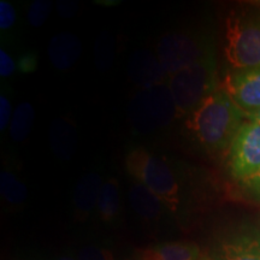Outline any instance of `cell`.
<instances>
[{
	"mask_svg": "<svg viewBox=\"0 0 260 260\" xmlns=\"http://www.w3.org/2000/svg\"><path fill=\"white\" fill-rule=\"evenodd\" d=\"M245 121V112L220 87L188 116L186 125L204 151L216 157L228 153Z\"/></svg>",
	"mask_w": 260,
	"mask_h": 260,
	"instance_id": "obj_1",
	"label": "cell"
},
{
	"mask_svg": "<svg viewBox=\"0 0 260 260\" xmlns=\"http://www.w3.org/2000/svg\"><path fill=\"white\" fill-rule=\"evenodd\" d=\"M126 170L145 188L153 193L164 206L176 212L180 207V186L171 168L145 148H135L126 155Z\"/></svg>",
	"mask_w": 260,
	"mask_h": 260,
	"instance_id": "obj_2",
	"label": "cell"
},
{
	"mask_svg": "<svg viewBox=\"0 0 260 260\" xmlns=\"http://www.w3.org/2000/svg\"><path fill=\"white\" fill-rule=\"evenodd\" d=\"M168 87L177 117L190 115L211 93L218 89L214 54L172 75Z\"/></svg>",
	"mask_w": 260,
	"mask_h": 260,
	"instance_id": "obj_3",
	"label": "cell"
},
{
	"mask_svg": "<svg viewBox=\"0 0 260 260\" xmlns=\"http://www.w3.org/2000/svg\"><path fill=\"white\" fill-rule=\"evenodd\" d=\"M226 60L233 69L260 67V11H235L225 25Z\"/></svg>",
	"mask_w": 260,
	"mask_h": 260,
	"instance_id": "obj_4",
	"label": "cell"
},
{
	"mask_svg": "<svg viewBox=\"0 0 260 260\" xmlns=\"http://www.w3.org/2000/svg\"><path fill=\"white\" fill-rule=\"evenodd\" d=\"M130 123L139 133L147 134L168 125L177 118L176 107L169 87L158 86L145 88L133 99L129 109Z\"/></svg>",
	"mask_w": 260,
	"mask_h": 260,
	"instance_id": "obj_5",
	"label": "cell"
},
{
	"mask_svg": "<svg viewBox=\"0 0 260 260\" xmlns=\"http://www.w3.org/2000/svg\"><path fill=\"white\" fill-rule=\"evenodd\" d=\"M226 169L237 183L260 169V123L246 119L226 153Z\"/></svg>",
	"mask_w": 260,
	"mask_h": 260,
	"instance_id": "obj_6",
	"label": "cell"
},
{
	"mask_svg": "<svg viewBox=\"0 0 260 260\" xmlns=\"http://www.w3.org/2000/svg\"><path fill=\"white\" fill-rule=\"evenodd\" d=\"M157 52L161 67L170 76L213 54L206 42L184 32L164 35L159 41Z\"/></svg>",
	"mask_w": 260,
	"mask_h": 260,
	"instance_id": "obj_7",
	"label": "cell"
},
{
	"mask_svg": "<svg viewBox=\"0 0 260 260\" xmlns=\"http://www.w3.org/2000/svg\"><path fill=\"white\" fill-rule=\"evenodd\" d=\"M223 89L246 113L260 110V67L234 69L226 75Z\"/></svg>",
	"mask_w": 260,
	"mask_h": 260,
	"instance_id": "obj_8",
	"label": "cell"
},
{
	"mask_svg": "<svg viewBox=\"0 0 260 260\" xmlns=\"http://www.w3.org/2000/svg\"><path fill=\"white\" fill-rule=\"evenodd\" d=\"M217 260H260V230L239 226L220 240Z\"/></svg>",
	"mask_w": 260,
	"mask_h": 260,
	"instance_id": "obj_9",
	"label": "cell"
},
{
	"mask_svg": "<svg viewBox=\"0 0 260 260\" xmlns=\"http://www.w3.org/2000/svg\"><path fill=\"white\" fill-rule=\"evenodd\" d=\"M128 73L133 82L141 84L145 88L158 86L168 75L159 59L146 51L135 52L129 58Z\"/></svg>",
	"mask_w": 260,
	"mask_h": 260,
	"instance_id": "obj_10",
	"label": "cell"
},
{
	"mask_svg": "<svg viewBox=\"0 0 260 260\" xmlns=\"http://www.w3.org/2000/svg\"><path fill=\"white\" fill-rule=\"evenodd\" d=\"M82 53V44L71 32H59L48 44V58L58 70H67L76 63Z\"/></svg>",
	"mask_w": 260,
	"mask_h": 260,
	"instance_id": "obj_11",
	"label": "cell"
},
{
	"mask_svg": "<svg viewBox=\"0 0 260 260\" xmlns=\"http://www.w3.org/2000/svg\"><path fill=\"white\" fill-rule=\"evenodd\" d=\"M199 247L189 241L162 242L140 249L135 260H198Z\"/></svg>",
	"mask_w": 260,
	"mask_h": 260,
	"instance_id": "obj_12",
	"label": "cell"
},
{
	"mask_svg": "<svg viewBox=\"0 0 260 260\" xmlns=\"http://www.w3.org/2000/svg\"><path fill=\"white\" fill-rule=\"evenodd\" d=\"M103 186V178L95 172L84 175L76 184L74 190V206L81 218L89 216L90 212L96 209Z\"/></svg>",
	"mask_w": 260,
	"mask_h": 260,
	"instance_id": "obj_13",
	"label": "cell"
},
{
	"mask_svg": "<svg viewBox=\"0 0 260 260\" xmlns=\"http://www.w3.org/2000/svg\"><path fill=\"white\" fill-rule=\"evenodd\" d=\"M129 203L134 212L146 220H158L164 212V204L140 183L130 188Z\"/></svg>",
	"mask_w": 260,
	"mask_h": 260,
	"instance_id": "obj_14",
	"label": "cell"
},
{
	"mask_svg": "<svg viewBox=\"0 0 260 260\" xmlns=\"http://www.w3.org/2000/svg\"><path fill=\"white\" fill-rule=\"evenodd\" d=\"M52 151L64 160H69L76 149V133L73 126L64 119L52 122L50 130Z\"/></svg>",
	"mask_w": 260,
	"mask_h": 260,
	"instance_id": "obj_15",
	"label": "cell"
},
{
	"mask_svg": "<svg viewBox=\"0 0 260 260\" xmlns=\"http://www.w3.org/2000/svg\"><path fill=\"white\" fill-rule=\"evenodd\" d=\"M119 209H121V195H119L118 183L115 178H110L104 183L100 191L96 205L98 214L103 222L112 223L118 217Z\"/></svg>",
	"mask_w": 260,
	"mask_h": 260,
	"instance_id": "obj_16",
	"label": "cell"
},
{
	"mask_svg": "<svg viewBox=\"0 0 260 260\" xmlns=\"http://www.w3.org/2000/svg\"><path fill=\"white\" fill-rule=\"evenodd\" d=\"M35 111L30 103L23 102L16 107L10 123V135L14 141L21 142L28 138L34 125Z\"/></svg>",
	"mask_w": 260,
	"mask_h": 260,
	"instance_id": "obj_17",
	"label": "cell"
},
{
	"mask_svg": "<svg viewBox=\"0 0 260 260\" xmlns=\"http://www.w3.org/2000/svg\"><path fill=\"white\" fill-rule=\"evenodd\" d=\"M0 191L4 199L12 205L22 204L27 199V188L11 172L3 171L0 176Z\"/></svg>",
	"mask_w": 260,
	"mask_h": 260,
	"instance_id": "obj_18",
	"label": "cell"
},
{
	"mask_svg": "<svg viewBox=\"0 0 260 260\" xmlns=\"http://www.w3.org/2000/svg\"><path fill=\"white\" fill-rule=\"evenodd\" d=\"M95 60L100 69H107L113 60L112 38L102 35L95 46Z\"/></svg>",
	"mask_w": 260,
	"mask_h": 260,
	"instance_id": "obj_19",
	"label": "cell"
},
{
	"mask_svg": "<svg viewBox=\"0 0 260 260\" xmlns=\"http://www.w3.org/2000/svg\"><path fill=\"white\" fill-rule=\"evenodd\" d=\"M51 3L47 0H34L29 6L28 21L32 27H41L51 12Z\"/></svg>",
	"mask_w": 260,
	"mask_h": 260,
	"instance_id": "obj_20",
	"label": "cell"
},
{
	"mask_svg": "<svg viewBox=\"0 0 260 260\" xmlns=\"http://www.w3.org/2000/svg\"><path fill=\"white\" fill-rule=\"evenodd\" d=\"M239 186L247 199L260 203V169L251 177L240 182Z\"/></svg>",
	"mask_w": 260,
	"mask_h": 260,
	"instance_id": "obj_21",
	"label": "cell"
},
{
	"mask_svg": "<svg viewBox=\"0 0 260 260\" xmlns=\"http://www.w3.org/2000/svg\"><path fill=\"white\" fill-rule=\"evenodd\" d=\"M77 260H115L112 253L106 248L96 246H86L80 249Z\"/></svg>",
	"mask_w": 260,
	"mask_h": 260,
	"instance_id": "obj_22",
	"label": "cell"
},
{
	"mask_svg": "<svg viewBox=\"0 0 260 260\" xmlns=\"http://www.w3.org/2000/svg\"><path fill=\"white\" fill-rule=\"evenodd\" d=\"M17 19V14L12 4L8 0H2L0 2V29L2 30H8L12 28Z\"/></svg>",
	"mask_w": 260,
	"mask_h": 260,
	"instance_id": "obj_23",
	"label": "cell"
},
{
	"mask_svg": "<svg viewBox=\"0 0 260 260\" xmlns=\"http://www.w3.org/2000/svg\"><path fill=\"white\" fill-rule=\"evenodd\" d=\"M16 69H17V63L12 59V57L4 50L0 51V76H11Z\"/></svg>",
	"mask_w": 260,
	"mask_h": 260,
	"instance_id": "obj_24",
	"label": "cell"
},
{
	"mask_svg": "<svg viewBox=\"0 0 260 260\" xmlns=\"http://www.w3.org/2000/svg\"><path fill=\"white\" fill-rule=\"evenodd\" d=\"M12 107L10 100L5 95H0V129L5 130L9 123H11ZM14 116V115H12Z\"/></svg>",
	"mask_w": 260,
	"mask_h": 260,
	"instance_id": "obj_25",
	"label": "cell"
},
{
	"mask_svg": "<svg viewBox=\"0 0 260 260\" xmlns=\"http://www.w3.org/2000/svg\"><path fill=\"white\" fill-rule=\"evenodd\" d=\"M38 67V56L35 53H24L18 58L17 68L22 73L29 74L35 71Z\"/></svg>",
	"mask_w": 260,
	"mask_h": 260,
	"instance_id": "obj_26",
	"label": "cell"
},
{
	"mask_svg": "<svg viewBox=\"0 0 260 260\" xmlns=\"http://www.w3.org/2000/svg\"><path fill=\"white\" fill-rule=\"evenodd\" d=\"M58 4V11L63 17H73L79 8V5L74 2H59Z\"/></svg>",
	"mask_w": 260,
	"mask_h": 260,
	"instance_id": "obj_27",
	"label": "cell"
},
{
	"mask_svg": "<svg viewBox=\"0 0 260 260\" xmlns=\"http://www.w3.org/2000/svg\"><path fill=\"white\" fill-rule=\"evenodd\" d=\"M245 116H246V119H248V121L260 123V110L252 112V113H246Z\"/></svg>",
	"mask_w": 260,
	"mask_h": 260,
	"instance_id": "obj_28",
	"label": "cell"
},
{
	"mask_svg": "<svg viewBox=\"0 0 260 260\" xmlns=\"http://www.w3.org/2000/svg\"><path fill=\"white\" fill-rule=\"evenodd\" d=\"M58 260H75L74 258H71V256H68V255H63V256H60L59 259Z\"/></svg>",
	"mask_w": 260,
	"mask_h": 260,
	"instance_id": "obj_29",
	"label": "cell"
},
{
	"mask_svg": "<svg viewBox=\"0 0 260 260\" xmlns=\"http://www.w3.org/2000/svg\"><path fill=\"white\" fill-rule=\"evenodd\" d=\"M200 260H216V259H212V258H210V256H204V258H201Z\"/></svg>",
	"mask_w": 260,
	"mask_h": 260,
	"instance_id": "obj_30",
	"label": "cell"
},
{
	"mask_svg": "<svg viewBox=\"0 0 260 260\" xmlns=\"http://www.w3.org/2000/svg\"><path fill=\"white\" fill-rule=\"evenodd\" d=\"M123 260H135V258L134 259H132V258H130V259H123Z\"/></svg>",
	"mask_w": 260,
	"mask_h": 260,
	"instance_id": "obj_31",
	"label": "cell"
}]
</instances>
